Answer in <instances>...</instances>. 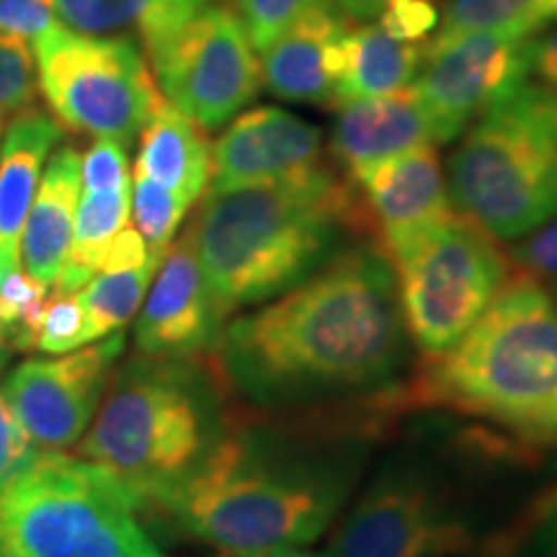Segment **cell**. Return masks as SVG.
<instances>
[{"label":"cell","mask_w":557,"mask_h":557,"mask_svg":"<svg viewBox=\"0 0 557 557\" xmlns=\"http://www.w3.org/2000/svg\"><path fill=\"white\" fill-rule=\"evenodd\" d=\"M348 21L333 0H318L261 52V86L282 101L336 103V54Z\"/></svg>","instance_id":"cell-17"},{"label":"cell","mask_w":557,"mask_h":557,"mask_svg":"<svg viewBox=\"0 0 557 557\" xmlns=\"http://www.w3.org/2000/svg\"><path fill=\"white\" fill-rule=\"evenodd\" d=\"M135 171L194 205L209 186L212 145L197 122L163 99L139 132Z\"/></svg>","instance_id":"cell-21"},{"label":"cell","mask_w":557,"mask_h":557,"mask_svg":"<svg viewBox=\"0 0 557 557\" xmlns=\"http://www.w3.org/2000/svg\"><path fill=\"white\" fill-rule=\"evenodd\" d=\"M189 233L207 287L230 318L302 284L372 227L351 181L323 165L274 184L209 189Z\"/></svg>","instance_id":"cell-3"},{"label":"cell","mask_w":557,"mask_h":557,"mask_svg":"<svg viewBox=\"0 0 557 557\" xmlns=\"http://www.w3.org/2000/svg\"><path fill=\"white\" fill-rule=\"evenodd\" d=\"M124 344L122 331L111 333L60 357L26 359L5 374L0 393L34 449L78 447L101 406L111 372L120 364Z\"/></svg>","instance_id":"cell-13"},{"label":"cell","mask_w":557,"mask_h":557,"mask_svg":"<svg viewBox=\"0 0 557 557\" xmlns=\"http://www.w3.org/2000/svg\"><path fill=\"white\" fill-rule=\"evenodd\" d=\"M158 263L99 271L78 289L86 312V346L120 333L143 308Z\"/></svg>","instance_id":"cell-25"},{"label":"cell","mask_w":557,"mask_h":557,"mask_svg":"<svg viewBox=\"0 0 557 557\" xmlns=\"http://www.w3.org/2000/svg\"><path fill=\"white\" fill-rule=\"evenodd\" d=\"M181 3H189V5H197V9H205L207 0H181Z\"/></svg>","instance_id":"cell-42"},{"label":"cell","mask_w":557,"mask_h":557,"mask_svg":"<svg viewBox=\"0 0 557 557\" xmlns=\"http://www.w3.org/2000/svg\"><path fill=\"white\" fill-rule=\"evenodd\" d=\"M406 331L423 357H436L478 323L513 276L511 256L457 209L393 259Z\"/></svg>","instance_id":"cell-8"},{"label":"cell","mask_w":557,"mask_h":557,"mask_svg":"<svg viewBox=\"0 0 557 557\" xmlns=\"http://www.w3.org/2000/svg\"><path fill=\"white\" fill-rule=\"evenodd\" d=\"M557 24V0H451L434 37L465 32H504L532 39Z\"/></svg>","instance_id":"cell-26"},{"label":"cell","mask_w":557,"mask_h":557,"mask_svg":"<svg viewBox=\"0 0 557 557\" xmlns=\"http://www.w3.org/2000/svg\"><path fill=\"white\" fill-rule=\"evenodd\" d=\"M230 389L209 357L135 354L114 367L75 455L124 480L145 506L186 475L235 421Z\"/></svg>","instance_id":"cell-5"},{"label":"cell","mask_w":557,"mask_h":557,"mask_svg":"<svg viewBox=\"0 0 557 557\" xmlns=\"http://www.w3.org/2000/svg\"><path fill=\"white\" fill-rule=\"evenodd\" d=\"M436 408L475 418L537 449H557V305L517 271L472 329L385 403L387 416Z\"/></svg>","instance_id":"cell-4"},{"label":"cell","mask_w":557,"mask_h":557,"mask_svg":"<svg viewBox=\"0 0 557 557\" xmlns=\"http://www.w3.org/2000/svg\"><path fill=\"white\" fill-rule=\"evenodd\" d=\"M235 16L246 26L256 52H263L295 21L318 0H230Z\"/></svg>","instance_id":"cell-31"},{"label":"cell","mask_w":557,"mask_h":557,"mask_svg":"<svg viewBox=\"0 0 557 557\" xmlns=\"http://www.w3.org/2000/svg\"><path fill=\"white\" fill-rule=\"evenodd\" d=\"M0 557H5V555H3V547H0Z\"/></svg>","instance_id":"cell-45"},{"label":"cell","mask_w":557,"mask_h":557,"mask_svg":"<svg viewBox=\"0 0 557 557\" xmlns=\"http://www.w3.org/2000/svg\"><path fill=\"white\" fill-rule=\"evenodd\" d=\"M513 269L524 271L534 278H553L557 276V212L545 225L524 235L511 248Z\"/></svg>","instance_id":"cell-35"},{"label":"cell","mask_w":557,"mask_h":557,"mask_svg":"<svg viewBox=\"0 0 557 557\" xmlns=\"http://www.w3.org/2000/svg\"><path fill=\"white\" fill-rule=\"evenodd\" d=\"M225 323L227 318L207 287L194 238L186 230L160 259L152 287L137 312V354L176 359L209 357L218 348Z\"/></svg>","instance_id":"cell-14"},{"label":"cell","mask_w":557,"mask_h":557,"mask_svg":"<svg viewBox=\"0 0 557 557\" xmlns=\"http://www.w3.org/2000/svg\"><path fill=\"white\" fill-rule=\"evenodd\" d=\"M60 26L52 0H0V37L34 47Z\"/></svg>","instance_id":"cell-33"},{"label":"cell","mask_w":557,"mask_h":557,"mask_svg":"<svg viewBox=\"0 0 557 557\" xmlns=\"http://www.w3.org/2000/svg\"><path fill=\"white\" fill-rule=\"evenodd\" d=\"M158 555H160V553H158ZM158 555H156V557H158Z\"/></svg>","instance_id":"cell-47"},{"label":"cell","mask_w":557,"mask_h":557,"mask_svg":"<svg viewBox=\"0 0 557 557\" xmlns=\"http://www.w3.org/2000/svg\"><path fill=\"white\" fill-rule=\"evenodd\" d=\"M127 148L116 139L96 137L81 158V191H109L129 184Z\"/></svg>","instance_id":"cell-32"},{"label":"cell","mask_w":557,"mask_h":557,"mask_svg":"<svg viewBox=\"0 0 557 557\" xmlns=\"http://www.w3.org/2000/svg\"><path fill=\"white\" fill-rule=\"evenodd\" d=\"M34 444L26 438L24 429L13 418L9 403H5L3 393H0V485L16 472L21 465L29 462L34 457Z\"/></svg>","instance_id":"cell-37"},{"label":"cell","mask_w":557,"mask_h":557,"mask_svg":"<svg viewBox=\"0 0 557 557\" xmlns=\"http://www.w3.org/2000/svg\"><path fill=\"white\" fill-rule=\"evenodd\" d=\"M529 41L504 32L426 39V58L413 86L434 143L457 139L493 103L529 81Z\"/></svg>","instance_id":"cell-12"},{"label":"cell","mask_w":557,"mask_h":557,"mask_svg":"<svg viewBox=\"0 0 557 557\" xmlns=\"http://www.w3.org/2000/svg\"><path fill=\"white\" fill-rule=\"evenodd\" d=\"M323 135L315 124L278 107L235 116L212 148L209 189L274 184L323 169Z\"/></svg>","instance_id":"cell-15"},{"label":"cell","mask_w":557,"mask_h":557,"mask_svg":"<svg viewBox=\"0 0 557 557\" xmlns=\"http://www.w3.org/2000/svg\"><path fill=\"white\" fill-rule=\"evenodd\" d=\"M11 359V348L5 346V341H3V333H0V369L5 367V361Z\"/></svg>","instance_id":"cell-41"},{"label":"cell","mask_w":557,"mask_h":557,"mask_svg":"<svg viewBox=\"0 0 557 557\" xmlns=\"http://www.w3.org/2000/svg\"><path fill=\"white\" fill-rule=\"evenodd\" d=\"M132 214V181L109 191H81L75 209L73 243L65 267L52 289L78 292L88 278L99 274V263L109 243L129 225Z\"/></svg>","instance_id":"cell-24"},{"label":"cell","mask_w":557,"mask_h":557,"mask_svg":"<svg viewBox=\"0 0 557 557\" xmlns=\"http://www.w3.org/2000/svg\"><path fill=\"white\" fill-rule=\"evenodd\" d=\"M67 29L132 39L145 52L163 47L199 9L181 0H52Z\"/></svg>","instance_id":"cell-23"},{"label":"cell","mask_w":557,"mask_h":557,"mask_svg":"<svg viewBox=\"0 0 557 557\" xmlns=\"http://www.w3.org/2000/svg\"><path fill=\"white\" fill-rule=\"evenodd\" d=\"M189 207V201L160 186L158 181L137 171L132 173V218H135V227L143 235L145 246L158 261L163 259V253L176 238Z\"/></svg>","instance_id":"cell-27"},{"label":"cell","mask_w":557,"mask_h":557,"mask_svg":"<svg viewBox=\"0 0 557 557\" xmlns=\"http://www.w3.org/2000/svg\"><path fill=\"white\" fill-rule=\"evenodd\" d=\"M475 547V521L447 487L395 465L348 508L325 557H457Z\"/></svg>","instance_id":"cell-10"},{"label":"cell","mask_w":557,"mask_h":557,"mask_svg":"<svg viewBox=\"0 0 557 557\" xmlns=\"http://www.w3.org/2000/svg\"><path fill=\"white\" fill-rule=\"evenodd\" d=\"M348 181L364 207L372 238L389 261L455 212L434 145L348 173Z\"/></svg>","instance_id":"cell-16"},{"label":"cell","mask_w":557,"mask_h":557,"mask_svg":"<svg viewBox=\"0 0 557 557\" xmlns=\"http://www.w3.org/2000/svg\"><path fill=\"white\" fill-rule=\"evenodd\" d=\"M261 557H325V555H308V553H299V549H278V553H269Z\"/></svg>","instance_id":"cell-40"},{"label":"cell","mask_w":557,"mask_h":557,"mask_svg":"<svg viewBox=\"0 0 557 557\" xmlns=\"http://www.w3.org/2000/svg\"><path fill=\"white\" fill-rule=\"evenodd\" d=\"M158 557H165V555H158Z\"/></svg>","instance_id":"cell-46"},{"label":"cell","mask_w":557,"mask_h":557,"mask_svg":"<svg viewBox=\"0 0 557 557\" xmlns=\"http://www.w3.org/2000/svg\"><path fill=\"white\" fill-rule=\"evenodd\" d=\"M346 21H372L380 16L389 0H333Z\"/></svg>","instance_id":"cell-39"},{"label":"cell","mask_w":557,"mask_h":557,"mask_svg":"<svg viewBox=\"0 0 557 557\" xmlns=\"http://www.w3.org/2000/svg\"><path fill=\"white\" fill-rule=\"evenodd\" d=\"M62 139L60 124L39 109L16 111L0 148V278L21 269L18 243L47 158Z\"/></svg>","instance_id":"cell-19"},{"label":"cell","mask_w":557,"mask_h":557,"mask_svg":"<svg viewBox=\"0 0 557 557\" xmlns=\"http://www.w3.org/2000/svg\"><path fill=\"white\" fill-rule=\"evenodd\" d=\"M438 0H389L380 11L377 24L395 39L426 41L438 26Z\"/></svg>","instance_id":"cell-34"},{"label":"cell","mask_w":557,"mask_h":557,"mask_svg":"<svg viewBox=\"0 0 557 557\" xmlns=\"http://www.w3.org/2000/svg\"><path fill=\"white\" fill-rule=\"evenodd\" d=\"M135 491L67 451H34L0 485L5 557H156Z\"/></svg>","instance_id":"cell-7"},{"label":"cell","mask_w":557,"mask_h":557,"mask_svg":"<svg viewBox=\"0 0 557 557\" xmlns=\"http://www.w3.org/2000/svg\"><path fill=\"white\" fill-rule=\"evenodd\" d=\"M81 199V152L54 148L21 230L18 261L34 282L52 289L73 243L75 209Z\"/></svg>","instance_id":"cell-20"},{"label":"cell","mask_w":557,"mask_h":557,"mask_svg":"<svg viewBox=\"0 0 557 557\" xmlns=\"http://www.w3.org/2000/svg\"><path fill=\"white\" fill-rule=\"evenodd\" d=\"M235 418L194 468L145 500L186 537L230 557L299 549L329 532L351 498L364 444L377 434L369 410H315Z\"/></svg>","instance_id":"cell-2"},{"label":"cell","mask_w":557,"mask_h":557,"mask_svg":"<svg viewBox=\"0 0 557 557\" xmlns=\"http://www.w3.org/2000/svg\"><path fill=\"white\" fill-rule=\"evenodd\" d=\"M408 351L393 261L364 238L259 310L227 320L212 359L230 395L259 413L385 418Z\"/></svg>","instance_id":"cell-1"},{"label":"cell","mask_w":557,"mask_h":557,"mask_svg":"<svg viewBox=\"0 0 557 557\" xmlns=\"http://www.w3.org/2000/svg\"><path fill=\"white\" fill-rule=\"evenodd\" d=\"M426 145H434V132L416 86L338 103L331 129V156L346 173Z\"/></svg>","instance_id":"cell-18"},{"label":"cell","mask_w":557,"mask_h":557,"mask_svg":"<svg viewBox=\"0 0 557 557\" xmlns=\"http://www.w3.org/2000/svg\"><path fill=\"white\" fill-rule=\"evenodd\" d=\"M50 287L34 282L24 269L0 278V333L11 351H34V336Z\"/></svg>","instance_id":"cell-28"},{"label":"cell","mask_w":557,"mask_h":557,"mask_svg":"<svg viewBox=\"0 0 557 557\" xmlns=\"http://www.w3.org/2000/svg\"><path fill=\"white\" fill-rule=\"evenodd\" d=\"M449 199L496 240H519L557 212V94L529 78L462 132Z\"/></svg>","instance_id":"cell-6"},{"label":"cell","mask_w":557,"mask_h":557,"mask_svg":"<svg viewBox=\"0 0 557 557\" xmlns=\"http://www.w3.org/2000/svg\"><path fill=\"white\" fill-rule=\"evenodd\" d=\"M529 78L557 94V24L529 41Z\"/></svg>","instance_id":"cell-38"},{"label":"cell","mask_w":557,"mask_h":557,"mask_svg":"<svg viewBox=\"0 0 557 557\" xmlns=\"http://www.w3.org/2000/svg\"><path fill=\"white\" fill-rule=\"evenodd\" d=\"M32 50L41 94L75 132L127 148L163 101L145 50L132 39L90 37L60 24Z\"/></svg>","instance_id":"cell-9"},{"label":"cell","mask_w":557,"mask_h":557,"mask_svg":"<svg viewBox=\"0 0 557 557\" xmlns=\"http://www.w3.org/2000/svg\"><path fill=\"white\" fill-rule=\"evenodd\" d=\"M81 346H86V312L78 292L50 289L34 336V351L60 357Z\"/></svg>","instance_id":"cell-29"},{"label":"cell","mask_w":557,"mask_h":557,"mask_svg":"<svg viewBox=\"0 0 557 557\" xmlns=\"http://www.w3.org/2000/svg\"><path fill=\"white\" fill-rule=\"evenodd\" d=\"M37 96V62L24 41L0 37V116L29 109Z\"/></svg>","instance_id":"cell-30"},{"label":"cell","mask_w":557,"mask_h":557,"mask_svg":"<svg viewBox=\"0 0 557 557\" xmlns=\"http://www.w3.org/2000/svg\"><path fill=\"white\" fill-rule=\"evenodd\" d=\"M511 547L513 557H557V487L532 508Z\"/></svg>","instance_id":"cell-36"},{"label":"cell","mask_w":557,"mask_h":557,"mask_svg":"<svg viewBox=\"0 0 557 557\" xmlns=\"http://www.w3.org/2000/svg\"><path fill=\"white\" fill-rule=\"evenodd\" d=\"M426 58V41L389 37L380 24L348 29L336 54V107L413 86Z\"/></svg>","instance_id":"cell-22"},{"label":"cell","mask_w":557,"mask_h":557,"mask_svg":"<svg viewBox=\"0 0 557 557\" xmlns=\"http://www.w3.org/2000/svg\"><path fill=\"white\" fill-rule=\"evenodd\" d=\"M163 99L205 132L240 114L261 90V62L230 9L205 5L148 54Z\"/></svg>","instance_id":"cell-11"},{"label":"cell","mask_w":557,"mask_h":557,"mask_svg":"<svg viewBox=\"0 0 557 557\" xmlns=\"http://www.w3.org/2000/svg\"><path fill=\"white\" fill-rule=\"evenodd\" d=\"M553 299H555V305H557V287H555V297Z\"/></svg>","instance_id":"cell-44"},{"label":"cell","mask_w":557,"mask_h":557,"mask_svg":"<svg viewBox=\"0 0 557 557\" xmlns=\"http://www.w3.org/2000/svg\"><path fill=\"white\" fill-rule=\"evenodd\" d=\"M3 132H5V124H3V116H0V139H3Z\"/></svg>","instance_id":"cell-43"}]
</instances>
